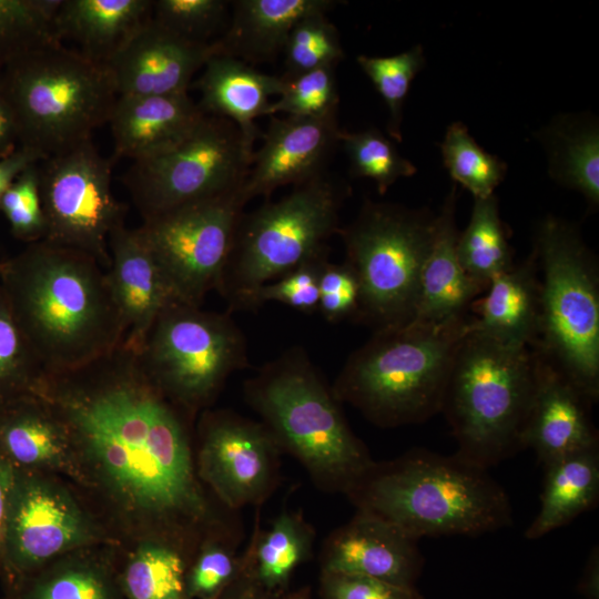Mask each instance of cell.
Wrapping results in <instances>:
<instances>
[{"label": "cell", "instance_id": "836d02e7", "mask_svg": "<svg viewBox=\"0 0 599 599\" xmlns=\"http://www.w3.org/2000/svg\"><path fill=\"white\" fill-rule=\"evenodd\" d=\"M457 255L464 271L485 287L514 265L495 194L475 199L469 223L458 235Z\"/></svg>", "mask_w": 599, "mask_h": 599}, {"label": "cell", "instance_id": "d6a6232c", "mask_svg": "<svg viewBox=\"0 0 599 599\" xmlns=\"http://www.w3.org/2000/svg\"><path fill=\"white\" fill-rule=\"evenodd\" d=\"M220 518L202 535L187 566L186 589L192 599H221L244 573L237 554L238 531Z\"/></svg>", "mask_w": 599, "mask_h": 599}, {"label": "cell", "instance_id": "ab89813d", "mask_svg": "<svg viewBox=\"0 0 599 599\" xmlns=\"http://www.w3.org/2000/svg\"><path fill=\"white\" fill-rule=\"evenodd\" d=\"M356 61L387 105L389 135L400 142L403 105L412 81L426 62L422 45L390 57L361 54Z\"/></svg>", "mask_w": 599, "mask_h": 599}, {"label": "cell", "instance_id": "cb8c5ba5", "mask_svg": "<svg viewBox=\"0 0 599 599\" xmlns=\"http://www.w3.org/2000/svg\"><path fill=\"white\" fill-rule=\"evenodd\" d=\"M455 210L454 183L434 217L433 241L422 268L416 314L412 323L437 324L461 317L486 290L460 265Z\"/></svg>", "mask_w": 599, "mask_h": 599}, {"label": "cell", "instance_id": "bcb514c9", "mask_svg": "<svg viewBox=\"0 0 599 599\" xmlns=\"http://www.w3.org/2000/svg\"><path fill=\"white\" fill-rule=\"evenodd\" d=\"M318 311L331 323L356 317L359 307V284L352 267L344 262L327 261L319 273Z\"/></svg>", "mask_w": 599, "mask_h": 599}, {"label": "cell", "instance_id": "d6986e66", "mask_svg": "<svg viewBox=\"0 0 599 599\" xmlns=\"http://www.w3.org/2000/svg\"><path fill=\"white\" fill-rule=\"evenodd\" d=\"M418 541L383 519L356 510L325 539L321 572L361 575L415 587L424 565Z\"/></svg>", "mask_w": 599, "mask_h": 599}, {"label": "cell", "instance_id": "1f68e13d", "mask_svg": "<svg viewBox=\"0 0 599 599\" xmlns=\"http://www.w3.org/2000/svg\"><path fill=\"white\" fill-rule=\"evenodd\" d=\"M195 549L159 538L135 542L119 578L125 599H192L186 570Z\"/></svg>", "mask_w": 599, "mask_h": 599}, {"label": "cell", "instance_id": "f35d334b", "mask_svg": "<svg viewBox=\"0 0 599 599\" xmlns=\"http://www.w3.org/2000/svg\"><path fill=\"white\" fill-rule=\"evenodd\" d=\"M44 374L0 286V407L34 393Z\"/></svg>", "mask_w": 599, "mask_h": 599}, {"label": "cell", "instance_id": "5b68a950", "mask_svg": "<svg viewBox=\"0 0 599 599\" xmlns=\"http://www.w3.org/2000/svg\"><path fill=\"white\" fill-rule=\"evenodd\" d=\"M470 322L466 314L374 332L332 384L336 398L382 428L429 419L441 410L453 361Z\"/></svg>", "mask_w": 599, "mask_h": 599}, {"label": "cell", "instance_id": "b9f144b4", "mask_svg": "<svg viewBox=\"0 0 599 599\" xmlns=\"http://www.w3.org/2000/svg\"><path fill=\"white\" fill-rule=\"evenodd\" d=\"M334 65L305 72L285 81L282 94L272 102L267 115L286 113L298 118L336 115L338 91Z\"/></svg>", "mask_w": 599, "mask_h": 599}, {"label": "cell", "instance_id": "e575fe53", "mask_svg": "<svg viewBox=\"0 0 599 599\" xmlns=\"http://www.w3.org/2000/svg\"><path fill=\"white\" fill-rule=\"evenodd\" d=\"M550 174L580 192L591 205L599 203V134L595 126L558 123L549 132Z\"/></svg>", "mask_w": 599, "mask_h": 599}, {"label": "cell", "instance_id": "484cf974", "mask_svg": "<svg viewBox=\"0 0 599 599\" xmlns=\"http://www.w3.org/2000/svg\"><path fill=\"white\" fill-rule=\"evenodd\" d=\"M536 255L494 276L486 294L473 303L471 329L511 346L532 347L539 323Z\"/></svg>", "mask_w": 599, "mask_h": 599}, {"label": "cell", "instance_id": "3957f363", "mask_svg": "<svg viewBox=\"0 0 599 599\" xmlns=\"http://www.w3.org/2000/svg\"><path fill=\"white\" fill-rule=\"evenodd\" d=\"M412 538L479 536L508 527L512 509L488 469L459 456L414 448L376 461L345 494Z\"/></svg>", "mask_w": 599, "mask_h": 599}, {"label": "cell", "instance_id": "60d3db41", "mask_svg": "<svg viewBox=\"0 0 599 599\" xmlns=\"http://www.w3.org/2000/svg\"><path fill=\"white\" fill-rule=\"evenodd\" d=\"M283 54L284 80L323 67H336L344 58L338 31L326 13H315L300 20L287 37Z\"/></svg>", "mask_w": 599, "mask_h": 599}, {"label": "cell", "instance_id": "603a6c76", "mask_svg": "<svg viewBox=\"0 0 599 599\" xmlns=\"http://www.w3.org/2000/svg\"><path fill=\"white\" fill-rule=\"evenodd\" d=\"M204 112L187 95H118L109 123L114 160L133 162L162 153L183 140Z\"/></svg>", "mask_w": 599, "mask_h": 599}, {"label": "cell", "instance_id": "ac0fdd59", "mask_svg": "<svg viewBox=\"0 0 599 599\" xmlns=\"http://www.w3.org/2000/svg\"><path fill=\"white\" fill-rule=\"evenodd\" d=\"M213 54L214 42L182 38L151 17L105 65L118 95L169 97L187 93Z\"/></svg>", "mask_w": 599, "mask_h": 599}, {"label": "cell", "instance_id": "7dc6e473", "mask_svg": "<svg viewBox=\"0 0 599 599\" xmlns=\"http://www.w3.org/2000/svg\"><path fill=\"white\" fill-rule=\"evenodd\" d=\"M322 599H424L416 587L342 572H321Z\"/></svg>", "mask_w": 599, "mask_h": 599}, {"label": "cell", "instance_id": "83f0119b", "mask_svg": "<svg viewBox=\"0 0 599 599\" xmlns=\"http://www.w3.org/2000/svg\"><path fill=\"white\" fill-rule=\"evenodd\" d=\"M231 24L213 41L216 54L244 62H263L283 52L294 26L305 17L326 13L331 0H238L233 2Z\"/></svg>", "mask_w": 599, "mask_h": 599}, {"label": "cell", "instance_id": "db71d44e", "mask_svg": "<svg viewBox=\"0 0 599 599\" xmlns=\"http://www.w3.org/2000/svg\"><path fill=\"white\" fill-rule=\"evenodd\" d=\"M283 599H308L306 593L297 592Z\"/></svg>", "mask_w": 599, "mask_h": 599}, {"label": "cell", "instance_id": "7bdbcfd3", "mask_svg": "<svg viewBox=\"0 0 599 599\" xmlns=\"http://www.w3.org/2000/svg\"><path fill=\"white\" fill-rule=\"evenodd\" d=\"M38 164L27 167L0 201L12 235L27 243L45 238L47 224L39 189Z\"/></svg>", "mask_w": 599, "mask_h": 599}, {"label": "cell", "instance_id": "8fae6325", "mask_svg": "<svg viewBox=\"0 0 599 599\" xmlns=\"http://www.w3.org/2000/svg\"><path fill=\"white\" fill-rule=\"evenodd\" d=\"M136 355L153 384L190 419L248 362L245 335L229 312L179 301L159 314Z\"/></svg>", "mask_w": 599, "mask_h": 599}, {"label": "cell", "instance_id": "4316f807", "mask_svg": "<svg viewBox=\"0 0 599 599\" xmlns=\"http://www.w3.org/2000/svg\"><path fill=\"white\" fill-rule=\"evenodd\" d=\"M149 0H62L54 17L59 41L69 39L84 57L101 63L122 50L152 17Z\"/></svg>", "mask_w": 599, "mask_h": 599}, {"label": "cell", "instance_id": "c3c4849f", "mask_svg": "<svg viewBox=\"0 0 599 599\" xmlns=\"http://www.w3.org/2000/svg\"><path fill=\"white\" fill-rule=\"evenodd\" d=\"M47 159L39 151L19 145L14 152L0 159V201L14 180L30 165Z\"/></svg>", "mask_w": 599, "mask_h": 599}, {"label": "cell", "instance_id": "5bb4252c", "mask_svg": "<svg viewBox=\"0 0 599 599\" xmlns=\"http://www.w3.org/2000/svg\"><path fill=\"white\" fill-rule=\"evenodd\" d=\"M240 191L180 206L138 227L177 301L201 306L217 288L245 206Z\"/></svg>", "mask_w": 599, "mask_h": 599}, {"label": "cell", "instance_id": "6da1fadb", "mask_svg": "<svg viewBox=\"0 0 599 599\" xmlns=\"http://www.w3.org/2000/svg\"><path fill=\"white\" fill-rule=\"evenodd\" d=\"M68 428L79 484L135 542L194 549L215 514L199 479L191 420L122 344L81 367L45 373L34 390Z\"/></svg>", "mask_w": 599, "mask_h": 599}, {"label": "cell", "instance_id": "9a60e30c", "mask_svg": "<svg viewBox=\"0 0 599 599\" xmlns=\"http://www.w3.org/2000/svg\"><path fill=\"white\" fill-rule=\"evenodd\" d=\"M112 165L91 140L38 164L44 240L84 252L105 268L109 235L125 214L112 193Z\"/></svg>", "mask_w": 599, "mask_h": 599}, {"label": "cell", "instance_id": "9c48e42d", "mask_svg": "<svg viewBox=\"0 0 599 599\" xmlns=\"http://www.w3.org/2000/svg\"><path fill=\"white\" fill-rule=\"evenodd\" d=\"M534 253L539 323L531 348L595 404L599 398V273L577 229L554 216L540 224Z\"/></svg>", "mask_w": 599, "mask_h": 599}, {"label": "cell", "instance_id": "f546056e", "mask_svg": "<svg viewBox=\"0 0 599 599\" xmlns=\"http://www.w3.org/2000/svg\"><path fill=\"white\" fill-rule=\"evenodd\" d=\"M545 467L540 508L525 531L536 540L564 527L599 499V447L556 459Z\"/></svg>", "mask_w": 599, "mask_h": 599}, {"label": "cell", "instance_id": "d4e9b609", "mask_svg": "<svg viewBox=\"0 0 599 599\" xmlns=\"http://www.w3.org/2000/svg\"><path fill=\"white\" fill-rule=\"evenodd\" d=\"M195 87L201 92V110L233 122L246 150L253 154L261 135L254 121L267 115L270 97H280L285 81L262 73L240 59L215 53L203 67Z\"/></svg>", "mask_w": 599, "mask_h": 599}, {"label": "cell", "instance_id": "30bf717a", "mask_svg": "<svg viewBox=\"0 0 599 599\" xmlns=\"http://www.w3.org/2000/svg\"><path fill=\"white\" fill-rule=\"evenodd\" d=\"M434 217L396 204L366 201L338 235L359 284L356 317L374 332L413 322Z\"/></svg>", "mask_w": 599, "mask_h": 599}, {"label": "cell", "instance_id": "4dcf8cb0", "mask_svg": "<svg viewBox=\"0 0 599 599\" xmlns=\"http://www.w3.org/2000/svg\"><path fill=\"white\" fill-rule=\"evenodd\" d=\"M315 532L300 511L284 510L254 538L244 555V575L267 596L286 587L294 570L309 559Z\"/></svg>", "mask_w": 599, "mask_h": 599}, {"label": "cell", "instance_id": "ee69618b", "mask_svg": "<svg viewBox=\"0 0 599 599\" xmlns=\"http://www.w3.org/2000/svg\"><path fill=\"white\" fill-rule=\"evenodd\" d=\"M223 0H158L152 18L173 33L195 42L209 43L226 14Z\"/></svg>", "mask_w": 599, "mask_h": 599}, {"label": "cell", "instance_id": "8d00e7d4", "mask_svg": "<svg viewBox=\"0 0 599 599\" xmlns=\"http://www.w3.org/2000/svg\"><path fill=\"white\" fill-rule=\"evenodd\" d=\"M440 149L454 183L468 190L475 199L493 195L506 175V163L478 145L461 122L447 128Z\"/></svg>", "mask_w": 599, "mask_h": 599}, {"label": "cell", "instance_id": "d590c367", "mask_svg": "<svg viewBox=\"0 0 599 599\" xmlns=\"http://www.w3.org/2000/svg\"><path fill=\"white\" fill-rule=\"evenodd\" d=\"M62 0H0V71L14 59L61 42L54 17Z\"/></svg>", "mask_w": 599, "mask_h": 599}, {"label": "cell", "instance_id": "681fc988", "mask_svg": "<svg viewBox=\"0 0 599 599\" xmlns=\"http://www.w3.org/2000/svg\"><path fill=\"white\" fill-rule=\"evenodd\" d=\"M19 145L14 114L0 84V159L14 152Z\"/></svg>", "mask_w": 599, "mask_h": 599}, {"label": "cell", "instance_id": "11a10c76", "mask_svg": "<svg viewBox=\"0 0 599 599\" xmlns=\"http://www.w3.org/2000/svg\"><path fill=\"white\" fill-rule=\"evenodd\" d=\"M1 266H2V262H0V270H1Z\"/></svg>", "mask_w": 599, "mask_h": 599}, {"label": "cell", "instance_id": "e0dca14e", "mask_svg": "<svg viewBox=\"0 0 599 599\" xmlns=\"http://www.w3.org/2000/svg\"><path fill=\"white\" fill-rule=\"evenodd\" d=\"M341 129L336 115L326 118L271 116L261 148L253 153L241 187L246 204L276 189L303 184L324 173Z\"/></svg>", "mask_w": 599, "mask_h": 599}, {"label": "cell", "instance_id": "816d5d0a", "mask_svg": "<svg viewBox=\"0 0 599 599\" xmlns=\"http://www.w3.org/2000/svg\"><path fill=\"white\" fill-rule=\"evenodd\" d=\"M578 591L586 599H599V548L593 547L587 559Z\"/></svg>", "mask_w": 599, "mask_h": 599}, {"label": "cell", "instance_id": "f5cc1de1", "mask_svg": "<svg viewBox=\"0 0 599 599\" xmlns=\"http://www.w3.org/2000/svg\"><path fill=\"white\" fill-rule=\"evenodd\" d=\"M229 599H267V595L250 578L243 576L237 590Z\"/></svg>", "mask_w": 599, "mask_h": 599}, {"label": "cell", "instance_id": "277c9868", "mask_svg": "<svg viewBox=\"0 0 599 599\" xmlns=\"http://www.w3.org/2000/svg\"><path fill=\"white\" fill-rule=\"evenodd\" d=\"M243 394L281 451L302 465L317 489L345 495L374 461L303 348L264 364L244 382Z\"/></svg>", "mask_w": 599, "mask_h": 599}, {"label": "cell", "instance_id": "52a82bcc", "mask_svg": "<svg viewBox=\"0 0 599 599\" xmlns=\"http://www.w3.org/2000/svg\"><path fill=\"white\" fill-rule=\"evenodd\" d=\"M0 84L20 145L45 158L91 140L109 122L118 93L105 64L53 42L7 64Z\"/></svg>", "mask_w": 599, "mask_h": 599}, {"label": "cell", "instance_id": "7402d4cb", "mask_svg": "<svg viewBox=\"0 0 599 599\" xmlns=\"http://www.w3.org/2000/svg\"><path fill=\"white\" fill-rule=\"evenodd\" d=\"M0 454L18 470L68 476L79 484L68 428L37 393L0 407Z\"/></svg>", "mask_w": 599, "mask_h": 599}, {"label": "cell", "instance_id": "f907efd6", "mask_svg": "<svg viewBox=\"0 0 599 599\" xmlns=\"http://www.w3.org/2000/svg\"><path fill=\"white\" fill-rule=\"evenodd\" d=\"M18 470L0 454V550Z\"/></svg>", "mask_w": 599, "mask_h": 599}, {"label": "cell", "instance_id": "44dd1931", "mask_svg": "<svg viewBox=\"0 0 599 599\" xmlns=\"http://www.w3.org/2000/svg\"><path fill=\"white\" fill-rule=\"evenodd\" d=\"M108 245L105 273L124 329L121 344L138 354L159 314L177 300L138 229L118 224Z\"/></svg>", "mask_w": 599, "mask_h": 599}, {"label": "cell", "instance_id": "f1b7e54d", "mask_svg": "<svg viewBox=\"0 0 599 599\" xmlns=\"http://www.w3.org/2000/svg\"><path fill=\"white\" fill-rule=\"evenodd\" d=\"M104 546L63 555L17 583L8 599H125L119 568Z\"/></svg>", "mask_w": 599, "mask_h": 599}, {"label": "cell", "instance_id": "ba28073f", "mask_svg": "<svg viewBox=\"0 0 599 599\" xmlns=\"http://www.w3.org/2000/svg\"><path fill=\"white\" fill-rule=\"evenodd\" d=\"M347 191L323 173L296 185L278 201L242 214L216 288L229 311L252 309L260 287L328 254L327 240L338 233L339 210Z\"/></svg>", "mask_w": 599, "mask_h": 599}, {"label": "cell", "instance_id": "f6af8a7d", "mask_svg": "<svg viewBox=\"0 0 599 599\" xmlns=\"http://www.w3.org/2000/svg\"><path fill=\"white\" fill-rule=\"evenodd\" d=\"M327 261L328 254L318 256L263 285L253 297L252 309L267 302H278L305 314L317 312L319 273Z\"/></svg>", "mask_w": 599, "mask_h": 599}, {"label": "cell", "instance_id": "2e32d148", "mask_svg": "<svg viewBox=\"0 0 599 599\" xmlns=\"http://www.w3.org/2000/svg\"><path fill=\"white\" fill-rule=\"evenodd\" d=\"M281 454L260 420L229 409L203 412L194 455L196 473L229 510L260 506L273 494Z\"/></svg>", "mask_w": 599, "mask_h": 599}, {"label": "cell", "instance_id": "8992f818", "mask_svg": "<svg viewBox=\"0 0 599 599\" xmlns=\"http://www.w3.org/2000/svg\"><path fill=\"white\" fill-rule=\"evenodd\" d=\"M535 384L534 348L502 344L470 326L455 354L440 410L456 453L488 469L521 449Z\"/></svg>", "mask_w": 599, "mask_h": 599}, {"label": "cell", "instance_id": "7c38bea8", "mask_svg": "<svg viewBox=\"0 0 599 599\" xmlns=\"http://www.w3.org/2000/svg\"><path fill=\"white\" fill-rule=\"evenodd\" d=\"M252 159L233 122L205 113L177 144L133 162L124 183L144 221L241 189Z\"/></svg>", "mask_w": 599, "mask_h": 599}, {"label": "cell", "instance_id": "4fadbf2b", "mask_svg": "<svg viewBox=\"0 0 599 599\" xmlns=\"http://www.w3.org/2000/svg\"><path fill=\"white\" fill-rule=\"evenodd\" d=\"M110 540L102 522L57 475L18 470L0 550L7 587L63 555Z\"/></svg>", "mask_w": 599, "mask_h": 599}, {"label": "cell", "instance_id": "74e56055", "mask_svg": "<svg viewBox=\"0 0 599 599\" xmlns=\"http://www.w3.org/2000/svg\"><path fill=\"white\" fill-rule=\"evenodd\" d=\"M339 144L347 155L351 175L373 180L379 194H384L398 179L412 176L417 171L375 128L359 132L341 130Z\"/></svg>", "mask_w": 599, "mask_h": 599}, {"label": "cell", "instance_id": "ffe728a7", "mask_svg": "<svg viewBox=\"0 0 599 599\" xmlns=\"http://www.w3.org/2000/svg\"><path fill=\"white\" fill-rule=\"evenodd\" d=\"M535 390L521 435L544 466L565 456L599 447L589 415L592 405L575 384L536 349Z\"/></svg>", "mask_w": 599, "mask_h": 599}, {"label": "cell", "instance_id": "7a4b0ae2", "mask_svg": "<svg viewBox=\"0 0 599 599\" xmlns=\"http://www.w3.org/2000/svg\"><path fill=\"white\" fill-rule=\"evenodd\" d=\"M2 287L45 373L91 363L124 338L106 273L91 255L41 240L3 261Z\"/></svg>", "mask_w": 599, "mask_h": 599}]
</instances>
